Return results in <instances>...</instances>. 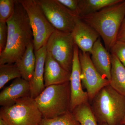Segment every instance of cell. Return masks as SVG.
Listing matches in <instances>:
<instances>
[{"instance_id":"1","label":"cell","mask_w":125,"mask_h":125,"mask_svg":"<svg viewBox=\"0 0 125 125\" xmlns=\"http://www.w3.org/2000/svg\"><path fill=\"white\" fill-rule=\"evenodd\" d=\"M8 39L0 53V65L15 63L33 42V34L27 12L19 0H16L13 14L7 20Z\"/></svg>"},{"instance_id":"2","label":"cell","mask_w":125,"mask_h":125,"mask_svg":"<svg viewBox=\"0 0 125 125\" xmlns=\"http://www.w3.org/2000/svg\"><path fill=\"white\" fill-rule=\"evenodd\" d=\"M125 16V0L97 12L80 18L92 27L102 39L105 48L110 52Z\"/></svg>"},{"instance_id":"3","label":"cell","mask_w":125,"mask_h":125,"mask_svg":"<svg viewBox=\"0 0 125 125\" xmlns=\"http://www.w3.org/2000/svg\"><path fill=\"white\" fill-rule=\"evenodd\" d=\"M91 102V108L99 124L121 125L125 114V97L110 84L100 90Z\"/></svg>"},{"instance_id":"4","label":"cell","mask_w":125,"mask_h":125,"mask_svg":"<svg viewBox=\"0 0 125 125\" xmlns=\"http://www.w3.org/2000/svg\"><path fill=\"white\" fill-rule=\"evenodd\" d=\"M70 82L45 87L34 99L43 118H55L70 111Z\"/></svg>"},{"instance_id":"5","label":"cell","mask_w":125,"mask_h":125,"mask_svg":"<svg viewBox=\"0 0 125 125\" xmlns=\"http://www.w3.org/2000/svg\"><path fill=\"white\" fill-rule=\"evenodd\" d=\"M0 118L9 125H39L43 117L34 99L29 96L11 106L1 107Z\"/></svg>"},{"instance_id":"6","label":"cell","mask_w":125,"mask_h":125,"mask_svg":"<svg viewBox=\"0 0 125 125\" xmlns=\"http://www.w3.org/2000/svg\"><path fill=\"white\" fill-rule=\"evenodd\" d=\"M27 12L33 34L34 51L46 45L55 30L35 0H19Z\"/></svg>"},{"instance_id":"7","label":"cell","mask_w":125,"mask_h":125,"mask_svg":"<svg viewBox=\"0 0 125 125\" xmlns=\"http://www.w3.org/2000/svg\"><path fill=\"white\" fill-rule=\"evenodd\" d=\"M49 23L55 29L71 33L79 16L58 0H35Z\"/></svg>"},{"instance_id":"8","label":"cell","mask_w":125,"mask_h":125,"mask_svg":"<svg viewBox=\"0 0 125 125\" xmlns=\"http://www.w3.org/2000/svg\"><path fill=\"white\" fill-rule=\"evenodd\" d=\"M75 44L71 33L55 30L46 45L47 52L63 68L71 73Z\"/></svg>"},{"instance_id":"9","label":"cell","mask_w":125,"mask_h":125,"mask_svg":"<svg viewBox=\"0 0 125 125\" xmlns=\"http://www.w3.org/2000/svg\"><path fill=\"white\" fill-rule=\"evenodd\" d=\"M90 55L89 52L79 50L81 83L87 90L89 101L92 102L100 90L110 84V82L104 78L96 69L92 62Z\"/></svg>"},{"instance_id":"10","label":"cell","mask_w":125,"mask_h":125,"mask_svg":"<svg viewBox=\"0 0 125 125\" xmlns=\"http://www.w3.org/2000/svg\"><path fill=\"white\" fill-rule=\"evenodd\" d=\"M79 48L74 47L73 58L70 79L71 96L70 111L72 112L79 105L89 103L88 94L83 90L81 79V68L79 56Z\"/></svg>"},{"instance_id":"11","label":"cell","mask_w":125,"mask_h":125,"mask_svg":"<svg viewBox=\"0 0 125 125\" xmlns=\"http://www.w3.org/2000/svg\"><path fill=\"white\" fill-rule=\"evenodd\" d=\"M75 43L80 50L90 54L94 43L100 36L92 27L82 20L80 17L76 19L71 32Z\"/></svg>"},{"instance_id":"12","label":"cell","mask_w":125,"mask_h":125,"mask_svg":"<svg viewBox=\"0 0 125 125\" xmlns=\"http://www.w3.org/2000/svg\"><path fill=\"white\" fill-rule=\"evenodd\" d=\"M30 94L29 82L22 78H17L1 92L0 105L1 107L11 106L19 99L30 96Z\"/></svg>"},{"instance_id":"13","label":"cell","mask_w":125,"mask_h":125,"mask_svg":"<svg viewBox=\"0 0 125 125\" xmlns=\"http://www.w3.org/2000/svg\"><path fill=\"white\" fill-rule=\"evenodd\" d=\"M71 73L67 71L47 52L44 70L45 87L70 82Z\"/></svg>"},{"instance_id":"14","label":"cell","mask_w":125,"mask_h":125,"mask_svg":"<svg viewBox=\"0 0 125 125\" xmlns=\"http://www.w3.org/2000/svg\"><path fill=\"white\" fill-rule=\"evenodd\" d=\"M91 55L92 62L96 69L104 78L110 82L111 69V54L103 45L100 37L94 43Z\"/></svg>"},{"instance_id":"15","label":"cell","mask_w":125,"mask_h":125,"mask_svg":"<svg viewBox=\"0 0 125 125\" xmlns=\"http://www.w3.org/2000/svg\"><path fill=\"white\" fill-rule=\"evenodd\" d=\"M34 52L36 58V65L33 78L30 83V96L33 99L39 96L45 88L44 74L47 54L46 46L45 45Z\"/></svg>"},{"instance_id":"16","label":"cell","mask_w":125,"mask_h":125,"mask_svg":"<svg viewBox=\"0 0 125 125\" xmlns=\"http://www.w3.org/2000/svg\"><path fill=\"white\" fill-rule=\"evenodd\" d=\"M33 42L27 47L24 54L15 64L17 65L22 78L31 83L33 78L36 58Z\"/></svg>"},{"instance_id":"17","label":"cell","mask_w":125,"mask_h":125,"mask_svg":"<svg viewBox=\"0 0 125 125\" xmlns=\"http://www.w3.org/2000/svg\"><path fill=\"white\" fill-rule=\"evenodd\" d=\"M111 69L110 85L125 97V67L115 55L111 53Z\"/></svg>"},{"instance_id":"18","label":"cell","mask_w":125,"mask_h":125,"mask_svg":"<svg viewBox=\"0 0 125 125\" xmlns=\"http://www.w3.org/2000/svg\"><path fill=\"white\" fill-rule=\"evenodd\" d=\"M123 0H79L77 14L81 17L97 12Z\"/></svg>"},{"instance_id":"19","label":"cell","mask_w":125,"mask_h":125,"mask_svg":"<svg viewBox=\"0 0 125 125\" xmlns=\"http://www.w3.org/2000/svg\"><path fill=\"white\" fill-rule=\"evenodd\" d=\"M72 113L81 125H99L89 103L79 105Z\"/></svg>"},{"instance_id":"20","label":"cell","mask_w":125,"mask_h":125,"mask_svg":"<svg viewBox=\"0 0 125 125\" xmlns=\"http://www.w3.org/2000/svg\"><path fill=\"white\" fill-rule=\"evenodd\" d=\"M20 78L21 74L15 63L0 65V89L10 81Z\"/></svg>"},{"instance_id":"21","label":"cell","mask_w":125,"mask_h":125,"mask_svg":"<svg viewBox=\"0 0 125 125\" xmlns=\"http://www.w3.org/2000/svg\"><path fill=\"white\" fill-rule=\"evenodd\" d=\"M39 125H81L71 112L51 119L42 118Z\"/></svg>"},{"instance_id":"22","label":"cell","mask_w":125,"mask_h":125,"mask_svg":"<svg viewBox=\"0 0 125 125\" xmlns=\"http://www.w3.org/2000/svg\"><path fill=\"white\" fill-rule=\"evenodd\" d=\"M16 0H0V22H6L14 10Z\"/></svg>"},{"instance_id":"23","label":"cell","mask_w":125,"mask_h":125,"mask_svg":"<svg viewBox=\"0 0 125 125\" xmlns=\"http://www.w3.org/2000/svg\"><path fill=\"white\" fill-rule=\"evenodd\" d=\"M110 52L116 56L125 67V42L116 41Z\"/></svg>"},{"instance_id":"24","label":"cell","mask_w":125,"mask_h":125,"mask_svg":"<svg viewBox=\"0 0 125 125\" xmlns=\"http://www.w3.org/2000/svg\"><path fill=\"white\" fill-rule=\"evenodd\" d=\"M8 27L6 22H0V53L4 50L8 39Z\"/></svg>"},{"instance_id":"25","label":"cell","mask_w":125,"mask_h":125,"mask_svg":"<svg viewBox=\"0 0 125 125\" xmlns=\"http://www.w3.org/2000/svg\"><path fill=\"white\" fill-rule=\"evenodd\" d=\"M79 0H58L62 4L78 15L77 10Z\"/></svg>"},{"instance_id":"26","label":"cell","mask_w":125,"mask_h":125,"mask_svg":"<svg viewBox=\"0 0 125 125\" xmlns=\"http://www.w3.org/2000/svg\"><path fill=\"white\" fill-rule=\"evenodd\" d=\"M116 41L125 42V16L118 31Z\"/></svg>"},{"instance_id":"27","label":"cell","mask_w":125,"mask_h":125,"mask_svg":"<svg viewBox=\"0 0 125 125\" xmlns=\"http://www.w3.org/2000/svg\"><path fill=\"white\" fill-rule=\"evenodd\" d=\"M0 125H9L6 123L5 122L2 120L1 118H0Z\"/></svg>"},{"instance_id":"28","label":"cell","mask_w":125,"mask_h":125,"mask_svg":"<svg viewBox=\"0 0 125 125\" xmlns=\"http://www.w3.org/2000/svg\"><path fill=\"white\" fill-rule=\"evenodd\" d=\"M121 125H125V114L123 120L122 121Z\"/></svg>"},{"instance_id":"29","label":"cell","mask_w":125,"mask_h":125,"mask_svg":"<svg viewBox=\"0 0 125 125\" xmlns=\"http://www.w3.org/2000/svg\"><path fill=\"white\" fill-rule=\"evenodd\" d=\"M98 125H108L105 123H99V124L98 123Z\"/></svg>"}]
</instances>
